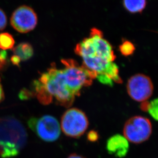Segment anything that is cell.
Returning <instances> with one entry per match:
<instances>
[{
	"label": "cell",
	"mask_w": 158,
	"mask_h": 158,
	"mask_svg": "<svg viewBox=\"0 0 158 158\" xmlns=\"http://www.w3.org/2000/svg\"><path fill=\"white\" fill-rule=\"evenodd\" d=\"M75 53L83 59L82 66L95 74L108 77L113 82L122 83L118 74V68L113 61L116 56L111 44L103 38L101 31L91 29L89 37L76 45Z\"/></svg>",
	"instance_id": "cell-1"
},
{
	"label": "cell",
	"mask_w": 158,
	"mask_h": 158,
	"mask_svg": "<svg viewBox=\"0 0 158 158\" xmlns=\"http://www.w3.org/2000/svg\"><path fill=\"white\" fill-rule=\"evenodd\" d=\"M34 87L35 96L44 105L50 104L55 98L58 104L69 107L76 97L67 85L63 69H56L55 64L34 82Z\"/></svg>",
	"instance_id": "cell-2"
},
{
	"label": "cell",
	"mask_w": 158,
	"mask_h": 158,
	"mask_svg": "<svg viewBox=\"0 0 158 158\" xmlns=\"http://www.w3.org/2000/svg\"><path fill=\"white\" fill-rule=\"evenodd\" d=\"M27 134L19 121L12 117L0 118V157L17 156L27 142Z\"/></svg>",
	"instance_id": "cell-3"
},
{
	"label": "cell",
	"mask_w": 158,
	"mask_h": 158,
	"mask_svg": "<svg viewBox=\"0 0 158 158\" xmlns=\"http://www.w3.org/2000/svg\"><path fill=\"white\" fill-rule=\"evenodd\" d=\"M61 62L65 66L63 71L67 85L76 96H80L81 89L91 85L96 78L94 73L73 60L62 59Z\"/></svg>",
	"instance_id": "cell-4"
},
{
	"label": "cell",
	"mask_w": 158,
	"mask_h": 158,
	"mask_svg": "<svg viewBox=\"0 0 158 158\" xmlns=\"http://www.w3.org/2000/svg\"><path fill=\"white\" fill-rule=\"evenodd\" d=\"M152 132V126L150 120L142 116H135L128 119L123 129L125 138L135 144L146 141Z\"/></svg>",
	"instance_id": "cell-5"
},
{
	"label": "cell",
	"mask_w": 158,
	"mask_h": 158,
	"mask_svg": "<svg viewBox=\"0 0 158 158\" xmlns=\"http://www.w3.org/2000/svg\"><path fill=\"white\" fill-rule=\"evenodd\" d=\"M88 121L85 114L77 108L67 110L61 118L63 132L68 137L79 138L86 131Z\"/></svg>",
	"instance_id": "cell-6"
},
{
	"label": "cell",
	"mask_w": 158,
	"mask_h": 158,
	"mask_svg": "<svg viewBox=\"0 0 158 158\" xmlns=\"http://www.w3.org/2000/svg\"><path fill=\"white\" fill-rule=\"evenodd\" d=\"M28 125L44 141H55L59 138L61 134L59 123L52 116L46 115L39 118H32L28 121Z\"/></svg>",
	"instance_id": "cell-7"
},
{
	"label": "cell",
	"mask_w": 158,
	"mask_h": 158,
	"mask_svg": "<svg viewBox=\"0 0 158 158\" xmlns=\"http://www.w3.org/2000/svg\"><path fill=\"white\" fill-rule=\"evenodd\" d=\"M127 90L131 99L142 102L148 100L152 96L154 86L149 77L138 73L129 78L127 84Z\"/></svg>",
	"instance_id": "cell-8"
},
{
	"label": "cell",
	"mask_w": 158,
	"mask_h": 158,
	"mask_svg": "<svg viewBox=\"0 0 158 158\" xmlns=\"http://www.w3.org/2000/svg\"><path fill=\"white\" fill-rule=\"evenodd\" d=\"M38 18L34 9L27 6L18 8L12 14L10 24L12 27L21 33H27L37 26Z\"/></svg>",
	"instance_id": "cell-9"
},
{
	"label": "cell",
	"mask_w": 158,
	"mask_h": 158,
	"mask_svg": "<svg viewBox=\"0 0 158 158\" xmlns=\"http://www.w3.org/2000/svg\"><path fill=\"white\" fill-rule=\"evenodd\" d=\"M128 140L120 135H113L108 139L106 143V149L108 154L118 158H124L129 151Z\"/></svg>",
	"instance_id": "cell-10"
},
{
	"label": "cell",
	"mask_w": 158,
	"mask_h": 158,
	"mask_svg": "<svg viewBox=\"0 0 158 158\" xmlns=\"http://www.w3.org/2000/svg\"><path fill=\"white\" fill-rule=\"evenodd\" d=\"M14 55L18 56L21 61H26L32 57L34 49L28 43H22L12 49Z\"/></svg>",
	"instance_id": "cell-11"
},
{
	"label": "cell",
	"mask_w": 158,
	"mask_h": 158,
	"mask_svg": "<svg viewBox=\"0 0 158 158\" xmlns=\"http://www.w3.org/2000/svg\"><path fill=\"white\" fill-rule=\"evenodd\" d=\"M147 4V0H123V6L131 14L141 13Z\"/></svg>",
	"instance_id": "cell-12"
},
{
	"label": "cell",
	"mask_w": 158,
	"mask_h": 158,
	"mask_svg": "<svg viewBox=\"0 0 158 158\" xmlns=\"http://www.w3.org/2000/svg\"><path fill=\"white\" fill-rule=\"evenodd\" d=\"M14 44L15 40L10 34L7 32L0 34V48L3 50L12 48Z\"/></svg>",
	"instance_id": "cell-13"
},
{
	"label": "cell",
	"mask_w": 158,
	"mask_h": 158,
	"mask_svg": "<svg viewBox=\"0 0 158 158\" xmlns=\"http://www.w3.org/2000/svg\"><path fill=\"white\" fill-rule=\"evenodd\" d=\"M135 47L131 42L123 39L122 44L119 46V50L122 55L125 56H130L134 53Z\"/></svg>",
	"instance_id": "cell-14"
},
{
	"label": "cell",
	"mask_w": 158,
	"mask_h": 158,
	"mask_svg": "<svg viewBox=\"0 0 158 158\" xmlns=\"http://www.w3.org/2000/svg\"><path fill=\"white\" fill-rule=\"evenodd\" d=\"M148 111L155 120L158 121V98L149 102Z\"/></svg>",
	"instance_id": "cell-15"
},
{
	"label": "cell",
	"mask_w": 158,
	"mask_h": 158,
	"mask_svg": "<svg viewBox=\"0 0 158 158\" xmlns=\"http://www.w3.org/2000/svg\"><path fill=\"white\" fill-rule=\"evenodd\" d=\"M7 20L6 14L3 10L0 9V31H3L6 27Z\"/></svg>",
	"instance_id": "cell-16"
},
{
	"label": "cell",
	"mask_w": 158,
	"mask_h": 158,
	"mask_svg": "<svg viewBox=\"0 0 158 158\" xmlns=\"http://www.w3.org/2000/svg\"><path fill=\"white\" fill-rule=\"evenodd\" d=\"M87 139L90 142H96L99 139V135L95 131H91L88 134Z\"/></svg>",
	"instance_id": "cell-17"
},
{
	"label": "cell",
	"mask_w": 158,
	"mask_h": 158,
	"mask_svg": "<svg viewBox=\"0 0 158 158\" xmlns=\"http://www.w3.org/2000/svg\"><path fill=\"white\" fill-rule=\"evenodd\" d=\"M149 102H148L147 101L142 102L141 106H140V108L143 111H148V108H149Z\"/></svg>",
	"instance_id": "cell-18"
},
{
	"label": "cell",
	"mask_w": 158,
	"mask_h": 158,
	"mask_svg": "<svg viewBox=\"0 0 158 158\" xmlns=\"http://www.w3.org/2000/svg\"><path fill=\"white\" fill-rule=\"evenodd\" d=\"M11 61L12 62V63L15 65L19 66L21 62V60L18 56H16L15 55H14L13 56H11Z\"/></svg>",
	"instance_id": "cell-19"
},
{
	"label": "cell",
	"mask_w": 158,
	"mask_h": 158,
	"mask_svg": "<svg viewBox=\"0 0 158 158\" xmlns=\"http://www.w3.org/2000/svg\"><path fill=\"white\" fill-rule=\"evenodd\" d=\"M4 98V92H3V88L1 83V80H0V103L3 100Z\"/></svg>",
	"instance_id": "cell-20"
},
{
	"label": "cell",
	"mask_w": 158,
	"mask_h": 158,
	"mask_svg": "<svg viewBox=\"0 0 158 158\" xmlns=\"http://www.w3.org/2000/svg\"><path fill=\"white\" fill-rule=\"evenodd\" d=\"M67 158H86L81 155H79L77 154H72L69 156Z\"/></svg>",
	"instance_id": "cell-21"
}]
</instances>
